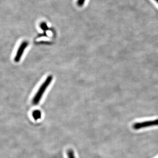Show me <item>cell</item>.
Returning <instances> with one entry per match:
<instances>
[{"mask_svg": "<svg viewBox=\"0 0 158 158\" xmlns=\"http://www.w3.org/2000/svg\"><path fill=\"white\" fill-rule=\"evenodd\" d=\"M158 126V119L155 120H150L142 122L135 123L133 124V128L135 130H138L144 128L150 127Z\"/></svg>", "mask_w": 158, "mask_h": 158, "instance_id": "2", "label": "cell"}, {"mask_svg": "<svg viewBox=\"0 0 158 158\" xmlns=\"http://www.w3.org/2000/svg\"><path fill=\"white\" fill-rule=\"evenodd\" d=\"M66 153H67V157L68 158H76L74 152L73 151V149H68Z\"/></svg>", "mask_w": 158, "mask_h": 158, "instance_id": "5", "label": "cell"}, {"mask_svg": "<svg viewBox=\"0 0 158 158\" xmlns=\"http://www.w3.org/2000/svg\"><path fill=\"white\" fill-rule=\"evenodd\" d=\"M41 113L39 110L34 111L33 113V117L35 120H37L41 118Z\"/></svg>", "mask_w": 158, "mask_h": 158, "instance_id": "4", "label": "cell"}, {"mask_svg": "<svg viewBox=\"0 0 158 158\" xmlns=\"http://www.w3.org/2000/svg\"><path fill=\"white\" fill-rule=\"evenodd\" d=\"M28 45V43L27 41H23L20 44L15 55L14 61L15 62H19L23 57L26 49Z\"/></svg>", "mask_w": 158, "mask_h": 158, "instance_id": "3", "label": "cell"}, {"mask_svg": "<svg viewBox=\"0 0 158 158\" xmlns=\"http://www.w3.org/2000/svg\"><path fill=\"white\" fill-rule=\"evenodd\" d=\"M52 80V77L51 76H49L43 82V83L40 87L39 89L37 90V93L33 98V104L37 105L39 103L42 96H43L45 92V90L50 85Z\"/></svg>", "mask_w": 158, "mask_h": 158, "instance_id": "1", "label": "cell"}, {"mask_svg": "<svg viewBox=\"0 0 158 158\" xmlns=\"http://www.w3.org/2000/svg\"><path fill=\"white\" fill-rule=\"evenodd\" d=\"M155 1L158 4V0H155Z\"/></svg>", "mask_w": 158, "mask_h": 158, "instance_id": "7", "label": "cell"}, {"mask_svg": "<svg viewBox=\"0 0 158 158\" xmlns=\"http://www.w3.org/2000/svg\"><path fill=\"white\" fill-rule=\"evenodd\" d=\"M86 0H78L77 5L79 6H82L84 5V3H85Z\"/></svg>", "mask_w": 158, "mask_h": 158, "instance_id": "6", "label": "cell"}]
</instances>
